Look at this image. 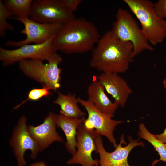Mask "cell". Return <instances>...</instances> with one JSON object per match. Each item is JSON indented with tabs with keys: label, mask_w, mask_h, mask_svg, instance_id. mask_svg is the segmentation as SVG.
Returning a JSON list of instances; mask_svg holds the SVG:
<instances>
[{
	"label": "cell",
	"mask_w": 166,
	"mask_h": 166,
	"mask_svg": "<svg viewBox=\"0 0 166 166\" xmlns=\"http://www.w3.org/2000/svg\"><path fill=\"white\" fill-rule=\"evenodd\" d=\"M55 36L43 43L26 45L16 49H7L0 47V60L6 66L23 60H47L57 51L53 43Z\"/></svg>",
	"instance_id": "6"
},
{
	"label": "cell",
	"mask_w": 166,
	"mask_h": 166,
	"mask_svg": "<svg viewBox=\"0 0 166 166\" xmlns=\"http://www.w3.org/2000/svg\"><path fill=\"white\" fill-rule=\"evenodd\" d=\"M105 90L114 99L121 107H124L132 90L127 82L118 74L101 73L96 77Z\"/></svg>",
	"instance_id": "14"
},
{
	"label": "cell",
	"mask_w": 166,
	"mask_h": 166,
	"mask_svg": "<svg viewBox=\"0 0 166 166\" xmlns=\"http://www.w3.org/2000/svg\"><path fill=\"white\" fill-rule=\"evenodd\" d=\"M12 16L11 13L5 7L3 2L0 0V35L1 37L5 35L6 31L13 30V26L7 21V19Z\"/></svg>",
	"instance_id": "20"
},
{
	"label": "cell",
	"mask_w": 166,
	"mask_h": 166,
	"mask_svg": "<svg viewBox=\"0 0 166 166\" xmlns=\"http://www.w3.org/2000/svg\"><path fill=\"white\" fill-rule=\"evenodd\" d=\"M85 117L76 118L69 117L61 114L57 115L56 124L64 132L66 139L65 145L67 152L73 155L76 151V135L79 126L83 124Z\"/></svg>",
	"instance_id": "16"
},
{
	"label": "cell",
	"mask_w": 166,
	"mask_h": 166,
	"mask_svg": "<svg viewBox=\"0 0 166 166\" xmlns=\"http://www.w3.org/2000/svg\"><path fill=\"white\" fill-rule=\"evenodd\" d=\"M141 25V29L150 44L155 46L166 38V22L156 14L154 3L148 0H124Z\"/></svg>",
	"instance_id": "3"
},
{
	"label": "cell",
	"mask_w": 166,
	"mask_h": 166,
	"mask_svg": "<svg viewBox=\"0 0 166 166\" xmlns=\"http://www.w3.org/2000/svg\"><path fill=\"white\" fill-rule=\"evenodd\" d=\"M154 9L158 16L166 22V0H159L155 3Z\"/></svg>",
	"instance_id": "22"
},
{
	"label": "cell",
	"mask_w": 166,
	"mask_h": 166,
	"mask_svg": "<svg viewBox=\"0 0 166 166\" xmlns=\"http://www.w3.org/2000/svg\"><path fill=\"white\" fill-rule=\"evenodd\" d=\"M32 0H6L4 4L13 17L25 18L30 17Z\"/></svg>",
	"instance_id": "19"
},
{
	"label": "cell",
	"mask_w": 166,
	"mask_h": 166,
	"mask_svg": "<svg viewBox=\"0 0 166 166\" xmlns=\"http://www.w3.org/2000/svg\"><path fill=\"white\" fill-rule=\"evenodd\" d=\"M77 98L79 103L84 107L88 113V117L85 118L83 123L85 126L88 129L94 130L99 136H105L116 148L117 144L113 132L116 126L123 121L113 119L114 114L103 113L88 100Z\"/></svg>",
	"instance_id": "9"
},
{
	"label": "cell",
	"mask_w": 166,
	"mask_h": 166,
	"mask_svg": "<svg viewBox=\"0 0 166 166\" xmlns=\"http://www.w3.org/2000/svg\"><path fill=\"white\" fill-rule=\"evenodd\" d=\"M133 49L131 42L119 40L111 30H108L100 37L91 51L89 65L101 73H124L134 61Z\"/></svg>",
	"instance_id": "1"
},
{
	"label": "cell",
	"mask_w": 166,
	"mask_h": 166,
	"mask_svg": "<svg viewBox=\"0 0 166 166\" xmlns=\"http://www.w3.org/2000/svg\"><path fill=\"white\" fill-rule=\"evenodd\" d=\"M10 18L17 20L22 23L24 28L21 30V33L26 36V38L22 40L8 41L5 46L11 47H19L32 42L35 44L43 43L52 37L56 36L65 24L41 23L36 22L29 18H16L11 16Z\"/></svg>",
	"instance_id": "8"
},
{
	"label": "cell",
	"mask_w": 166,
	"mask_h": 166,
	"mask_svg": "<svg viewBox=\"0 0 166 166\" xmlns=\"http://www.w3.org/2000/svg\"><path fill=\"white\" fill-rule=\"evenodd\" d=\"M56 114L50 112L41 124L35 126H27L28 130L38 144L40 152L54 142H64L62 138L56 130Z\"/></svg>",
	"instance_id": "13"
},
{
	"label": "cell",
	"mask_w": 166,
	"mask_h": 166,
	"mask_svg": "<svg viewBox=\"0 0 166 166\" xmlns=\"http://www.w3.org/2000/svg\"><path fill=\"white\" fill-rule=\"evenodd\" d=\"M162 84L165 91H166V76L163 81Z\"/></svg>",
	"instance_id": "26"
},
{
	"label": "cell",
	"mask_w": 166,
	"mask_h": 166,
	"mask_svg": "<svg viewBox=\"0 0 166 166\" xmlns=\"http://www.w3.org/2000/svg\"><path fill=\"white\" fill-rule=\"evenodd\" d=\"M47 60L48 63L44 64L41 60H22L18 62L19 68L26 75L41 83L43 86L56 91L61 86L62 69L58 65L62 62V58L55 53Z\"/></svg>",
	"instance_id": "5"
},
{
	"label": "cell",
	"mask_w": 166,
	"mask_h": 166,
	"mask_svg": "<svg viewBox=\"0 0 166 166\" xmlns=\"http://www.w3.org/2000/svg\"><path fill=\"white\" fill-rule=\"evenodd\" d=\"M155 137L160 141L166 144V127L163 132L157 135H154Z\"/></svg>",
	"instance_id": "24"
},
{
	"label": "cell",
	"mask_w": 166,
	"mask_h": 166,
	"mask_svg": "<svg viewBox=\"0 0 166 166\" xmlns=\"http://www.w3.org/2000/svg\"><path fill=\"white\" fill-rule=\"evenodd\" d=\"M111 30L119 40L132 43V56L134 58L145 50H154L140 28L137 22L127 10L121 7L118 9L115 21L113 23Z\"/></svg>",
	"instance_id": "4"
},
{
	"label": "cell",
	"mask_w": 166,
	"mask_h": 166,
	"mask_svg": "<svg viewBox=\"0 0 166 166\" xmlns=\"http://www.w3.org/2000/svg\"><path fill=\"white\" fill-rule=\"evenodd\" d=\"M139 137L147 141L155 148L160 156L157 160H155L152 164V166L154 165L158 162L162 161L166 163V144L158 140L147 129L144 123L140 124L138 133Z\"/></svg>",
	"instance_id": "18"
},
{
	"label": "cell",
	"mask_w": 166,
	"mask_h": 166,
	"mask_svg": "<svg viewBox=\"0 0 166 166\" xmlns=\"http://www.w3.org/2000/svg\"><path fill=\"white\" fill-rule=\"evenodd\" d=\"M26 118L22 116L18 120L13 131L10 144L13 149L18 166H25L26 162L24 153L27 150H30V157L36 158L40 152L38 145L29 133L26 125Z\"/></svg>",
	"instance_id": "10"
},
{
	"label": "cell",
	"mask_w": 166,
	"mask_h": 166,
	"mask_svg": "<svg viewBox=\"0 0 166 166\" xmlns=\"http://www.w3.org/2000/svg\"><path fill=\"white\" fill-rule=\"evenodd\" d=\"M124 137V135H121L119 143L115 149L110 152H107L104 148L102 140L100 136L97 137L95 143L97 152L100 157V166H131L128 160L129 153L135 147H144V145L142 142H139V139L135 140L129 136L128 137V144L122 146V144H126Z\"/></svg>",
	"instance_id": "12"
},
{
	"label": "cell",
	"mask_w": 166,
	"mask_h": 166,
	"mask_svg": "<svg viewBox=\"0 0 166 166\" xmlns=\"http://www.w3.org/2000/svg\"><path fill=\"white\" fill-rule=\"evenodd\" d=\"M88 100L98 110L105 114L113 115L119 105L115 102H112L105 93V89L97 78H93L88 86L87 92Z\"/></svg>",
	"instance_id": "15"
},
{
	"label": "cell",
	"mask_w": 166,
	"mask_h": 166,
	"mask_svg": "<svg viewBox=\"0 0 166 166\" xmlns=\"http://www.w3.org/2000/svg\"><path fill=\"white\" fill-rule=\"evenodd\" d=\"M63 3L72 13L76 11L79 5L82 2L81 0H61Z\"/></svg>",
	"instance_id": "23"
},
{
	"label": "cell",
	"mask_w": 166,
	"mask_h": 166,
	"mask_svg": "<svg viewBox=\"0 0 166 166\" xmlns=\"http://www.w3.org/2000/svg\"><path fill=\"white\" fill-rule=\"evenodd\" d=\"M99 136L93 130L86 128L83 123L78 127L76 135L77 150L73 156L67 161L68 165L80 164L82 166H97L98 159L92 156L93 151L97 152L95 140Z\"/></svg>",
	"instance_id": "11"
},
{
	"label": "cell",
	"mask_w": 166,
	"mask_h": 166,
	"mask_svg": "<svg viewBox=\"0 0 166 166\" xmlns=\"http://www.w3.org/2000/svg\"><path fill=\"white\" fill-rule=\"evenodd\" d=\"M50 89L46 86H43L40 89H34L28 92L27 98L21 103L15 107L13 109L15 110L18 108L22 105L29 100L37 101L44 97H48L51 94Z\"/></svg>",
	"instance_id": "21"
},
{
	"label": "cell",
	"mask_w": 166,
	"mask_h": 166,
	"mask_svg": "<svg viewBox=\"0 0 166 166\" xmlns=\"http://www.w3.org/2000/svg\"><path fill=\"white\" fill-rule=\"evenodd\" d=\"M30 18L38 22L65 24L75 18L61 0H33Z\"/></svg>",
	"instance_id": "7"
},
{
	"label": "cell",
	"mask_w": 166,
	"mask_h": 166,
	"mask_svg": "<svg viewBox=\"0 0 166 166\" xmlns=\"http://www.w3.org/2000/svg\"><path fill=\"white\" fill-rule=\"evenodd\" d=\"M29 166H47V165L44 162L40 161L33 163Z\"/></svg>",
	"instance_id": "25"
},
{
	"label": "cell",
	"mask_w": 166,
	"mask_h": 166,
	"mask_svg": "<svg viewBox=\"0 0 166 166\" xmlns=\"http://www.w3.org/2000/svg\"><path fill=\"white\" fill-rule=\"evenodd\" d=\"M100 36L95 25L83 18H75L65 23L55 37L57 50L67 54L83 53L92 51Z\"/></svg>",
	"instance_id": "2"
},
{
	"label": "cell",
	"mask_w": 166,
	"mask_h": 166,
	"mask_svg": "<svg viewBox=\"0 0 166 166\" xmlns=\"http://www.w3.org/2000/svg\"><path fill=\"white\" fill-rule=\"evenodd\" d=\"M58 97L53 103L60 106V114L65 116L81 118L85 116V113L79 108L78 98L74 94L69 93L62 94L58 91Z\"/></svg>",
	"instance_id": "17"
}]
</instances>
